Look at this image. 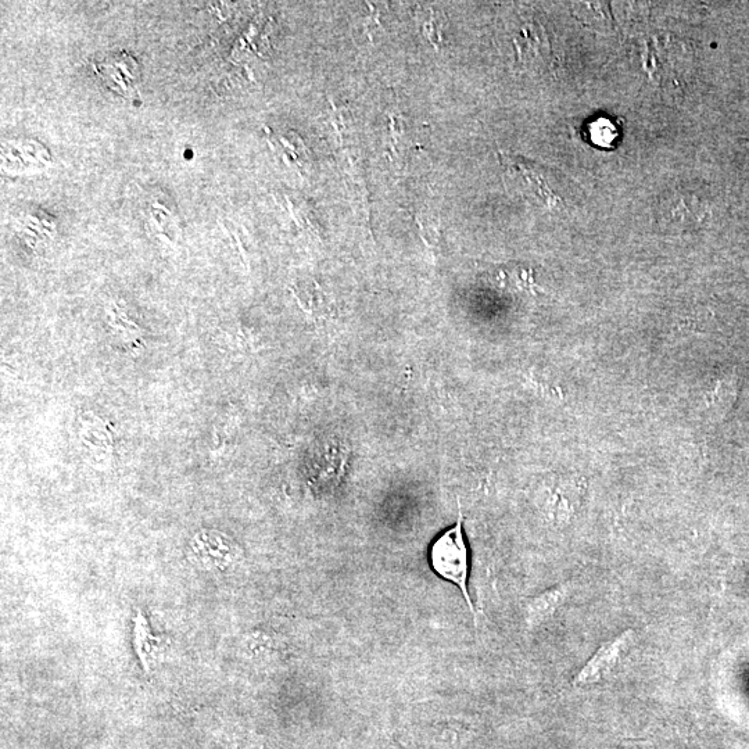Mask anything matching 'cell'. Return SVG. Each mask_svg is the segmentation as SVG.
I'll return each instance as SVG.
<instances>
[{"label":"cell","instance_id":"52a82bcc","mask_svg":"<svg viewBox=\"0 0 749 749\" xmlns=\"http://www.w3.org/2000/svg\"><path fill=\"white\" fill-rule=\"evenodd\" d=\"M225 540L227 539H224L218 533H200L196 539H193V551L200 558L207 559V561L209 559H217V564L218 561H227V559L229 561L227 553L229 554L231 548H229V544Z\"/></svg>","mask_w":749,"mask_h":749},{"label":"cell","instance_id":"6da1fadb","mask_svg":"<svg viewBox=\"0 0 749 749\" xmlns=\"http://www.w3.org/2000/svg\"><path fill=\"white\" fill-rule=\"evenodd\" d=\"M430 564L440 578L460 589L473 619H476L475 607L468 590L469 553L461 512L453 528L447 529L430 548Z\"/></svg>","mask_w":749,"mask_h":749},{"label":"cell","instance_id":"ba28073f","mask_svg":"<svg viewBox=\"0 0 749 749\" xmlns=\"http://www.w3.org/2000/svg\"><path fill=\"white\" fill-rule=\"evenodd\" d=\"M274 148L278 149V152L282 154L286 163L297 164V166L301 167L304 161H307L306 146L301 142L299 136L295 134L278 136L274 141Z\"/></svg>","mask_w":749,"mask_h":749},{"label":"cell","instance_id":"277c9868","mask_svg":"<svg viewBox=\"0 0 749 749\" xmlns=\"http://www.w3.org/2000/svg\"><path fill=\"white\" fill-rule=\"evenodd\" d=\"M80 443L84 454L93 461H109L114 454V436L109 424L92 412L80 418Z\"/></svg>","mask_w":749,"mask_h":749},{"label":"cell","instance_id":"8992f818","mask_svg":"<svg viewBox=\"0 0 749 749\" xmlns=\"http://www.w3.org/2000/svg\"><path fill=\"white\" fill-rule=\"evenodd\" d=\"M571 584L565 583L546 591L530 602L528 607V623L537 626L551 618L571 594Z\"/></svg>","mask_w":749,"mask_h":749},{"label":"cell","instance_id":"3957f363","mask_svg":"<svg viewBox=\"0 0 749 749\" xmlns=\"http://www.w3.org/2000/svg\"><path fill=\"white\" fill-rule=\"evenodd\" d=\"M508 174L519 179L522 182L519 188H522L523 193L539 202L541 206L548 207V209L565 206L564 197L555 191L554 186L551 185L553 182L544 174L543 167L525 163V161H514L511 167H508Z\"/></svg>","mask_w":749,"mask_h":749},{"label":"cell","instance_id":"7a4b0ae2","mask_svg":"<svg viewBox=\"0 0 749 749\" xmlns=\"http://www.w3.org/2000/svg\"><path fill=\"white\" fill-rule=\"evenodd\" d=\"M634 640H636V632L629 629L602 644L596 654L579 670L578 675L573 679V686L589 687L607 680L621 665L627 652L632 648Z\"/></svg>","mask_w":749,"mask_h":749},{"label":"cell","instance_id":"9c48e42d","mask_svg":"<svg viewBox=\"0 0 749 749\" xmlns=\"http://www.w3.org/2000/svg\"><path fill=\"white\" fill-rule=\"evenodd\" d=\"M111 318H113L111 326H113L117 335L124 338V342H138V338H141V328H139L138 325L134 324L131 320H128V318H125V315L118 313V311H116V314L111 315Z\"/></svg>","mask_w":749,"mask_h":749},{"label":"cell","instance_id":"5b68a950","mask_svg":"<svg viewBox=\"0 0 749 749\" xmlns=\"http://www.w3.org/2000/svg\"><path fill=\"white\" fill-rule=\"evenodd\" d=\"M96 71L103 81L114 91L123 96L131 95L135 91L139 81V67L131 56L120 53L113 59L105 60V63L96 66Z\"/></svg>","mask_w":749,"mask_h":749}]
</instances>
